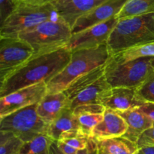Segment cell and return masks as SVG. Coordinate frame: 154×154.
<instances>
[{"label":"cell","mask_w":154,"mask_h":154,"mask_svg":"<svg viewBox=\"0 0 154 154\" xmlns=\"http://www.w3.org/2000/svg\"><path fill=\"white\" fill-rule=\"evenodd\" d=\"M56 143H57V147H58V149H60L63 154H75L76 152H78V151H79L74 149L73 147L69 146V145L63 143V142L60 141V140H57V141H56Z\"/></svg>","instance_id":"1f68e13d"},{"label":"cell","mask_w":154,"mask_h":154,"mask_svg":"<svg viewBox=\"0 0 154 154\" xmlns=\"http://www.w3.org/2000/svg\"><path fill=\"white\" fill-rule=\"evenodd\" d=\"M138 148L154 146V126L144 131L136 142Z\"/></svg>","instance_id":"f546056e"},{"label":"cell","mask_w":154,"mask_h":154,"mask_svg":"<svg viewBox=\"0 0 154 154\" xmlns=\"http://www.w3.org/2000/svg\"><path fill=\"white\" fill-rule=\"evenodd\" d=\"M51 154H63L57 147L56 140L53 142L51 146ZM75 154H98L97 145H96V140L92 137L87 147L82 149V150H79Z\"/></svg>","instance_id":"f1b7e54d"},{"label":"cell","mask_w":154,"mask_h":154,"mask_svg":"<svg viewBox=\"0 0 154 154\" xmlns=\"http://www.w3.org/2000/svg\"><path fill=\"white\" fill-rule=\"evenodd\" d=\"M71 56L72 52L63 48L30 59L1 83L0 98L33 85L48 83L66 67Z\"/></svg>","instance_id":"6da1fadb"},{"label":"cell","mask_w":154,"mask_h":154,"mask_svg":"<svg viewBox=\"0 0 154 154\" xmlns=\"http://www.w3.org/2000/svg\"><path fill=\"white\" fill-rule=\"evenodd\" d=\"M127 128L126 122L117 111L106 108L103 119L93 128L91 136L96 140L121 137Z\"/></svg>","instance_id":"4fadbf2b"},{"label":"cell","mask_w":154,"mask_h":154,"mask_svg":"<svg viewBox=\"0 0 154 154\" xmlns=\"http://www.w3.org/2000/svg\"><path fill=\"white\" fill-rule=\"evenodd\" d=\"M23 2H25L30 3V4H34V5H47L52 3L54 0H22Z\"/></svg>","instance_id":"d6a6232c"},{"label":"cell","mask_w":154,"mask_h":154,"mask_svg":"<svg viewBox=\"0 0 154 154\" xmlns=\"http://www.w3.org/2000/svg\"><path fill=\"white\" fill-rule=\"evenodd\" d=\"M38 104L0 118V131L12 133L24 143L40 134H47L49 125L38 114Z\"/></svg>","instance_id":"52a82bcc"},{"label":"cell","mask_w":154,"mask_h":154,"mask_svg":"<svg viewBox=\"0 0 154 154\" xmlns=\"http://www.w3.org/2000/svg\"><path fill=\"white\" fill-rule=\"evenodd\" d=\"M61 19L63 18L52 3L41 5L22 1L16 11L0 27V38L18 37L20 34L45 21Z\"/></svg>","instance_id":"5b68a950"},{"label":"cell","mask_w":154,"mask_h":154,"mask_svg":"<svg viewBox=\"0 0 154 154\" xmlns=\"http://www.w3.org/2000/svg\"><path fill=\"white\" fill-rule=\"evenodd\" d=\"M154 71V57H145L125 63L111 60L105 64V76L111 88H137Z\"/></svg>","instance_id":"8992f818"},{"label":"cell","mask_w":154,"mask_h":154,"mask_svg":"<svg viewBox=\"0 0 154 154\" xmlns=\"http://www.w3.org/2000/svg\"><path fill=\"white\" fill-rule=\"evenodd\" d=\"M47 94V83L41 82L2 97L0 98V118L39 103Z\"/></svg>","instance_id":"30bf717a"},{"label":"cell","mask_w":154,"mask_h":154,"mask_svg":"<svg viewBox=\"0 0 154 154\" xmlns=\"http://www.w3.org/2000/svg\"><path fill=\"white\" fill-rule=\"evenodd\" d=\"M137 95L144 103H154V71L136 88Z\"/></svg>","instance_id":"484cf974"},{"label":"cell","mask_w":154,"mask_h":154,"mask_svg":"<svg viewBox=\"0 0 154 154\" xmlns=\"http://www.w3.org/2000/svg\"><path fill=\"white\" fill-rule=\"evenodd\" d=\"M154 13V0H126L117 15L119 20Z\"/></svg>","instance_id":"44dd1931"},{"label":"cell","mask_w":154,"mask_h":154,"mask_svg":"<svg viewBox=\"0 0 154 154\" xmlns=\"http://www.w3.org/2000/svg\"><path fill=\"white\" fill-rule=\"evenodd\" d=\"M138 152L141 154H154V146H144L140 148Z\"/></svg>","instance_id":"836d02e7"},{"label":"cell","mask_w":154,"mask_h":154,"mask_svg":"<svg viewBox=\"0 0 154 154\" xmlns=\"http://www.w3.org/2000/svg\"><path fill=\"white\" fill-rule=\"evenodd\" d=\"M119 19L114 17L105 22L95 25L78 33L72 34L65 48L71 52L81 49H89L106 45L111 32Z\"/></svg>","instance_id":"9c48e42d"},{"label":"cell","mask_w":154,"mask_h":154,"mask_svg":"<svg viewBox=\"0 0 154 154\" xmlns=\"http://www.w3.org/2000/svg\"><path fill=\"white\" fill-rule=\"evenodd\" d=\"M152 42H154V13L119 20L107 45L111 55H114Z\"/></svg>","instance_id":"3957f363"},{"label":"cell","mask_w":154,"mask_h":154,"mask_svg":"<svg viewBox=\"0 0 154 154\" xmlns=\"http://www.w3.org/2000/svg\"><path fill=\"white\" fill-rule=\"evenodd\" d=\"M54 141L47 134H40L23 143L20 154H51V146Z\"/></svg>","instance_id":"603a6c76"},{"label":"cell","mask_w":154,"mask_h":154,"mask_svg":"<svg viewBox=\"0 0 154 154\" xmlns=\"http://www.w3.org/2000/svg\"><path fill=\"white\" fill-rule=\"evenodd\" d=\"M117 113L125 119L128 125L127 131L123 137L135 143L144 131L153 126L151 119L138 107Z\"/></svg>","instance_id":"e0dca14e"},{"label":"cell","mask_w":154,"mask_h":154,"mask_svg":"<svg viewBox=\"0 0 154 154\" xmlns=\"http://www.w3.org/2000/svg\"><path fill=\"white\" fill-rule=\"evenodd\" d=\"M106 108L100 104H91L81 105L73 109L74 114L78 116L81 114H103Z\"/></svg>","instance_id":"83f0119b"},{"label":"cell","mask_w":154,"mask_h":154,"mask_svg":"<svg viewBox=\"0 0 154 154\" xmlns=\"http://www.w3.org/2000/svg\"><path fill=\"white\" fill-rule=\"evenodd\" d=\"M145 57H154V42L132 47L119 54L111 57V60L116 63H125Z\"/></svg>","instance_id":"7402d4cb"},{"label":"cell","mask_w":154,"mask_h":154,"mask_svg":"<svg viewBox=\"0 0 154 154\" xmlns=\"http://www.w3.org/2000/svg\"><path fill=\"white\" fill-rule=\"evenodd\" d=\"M80 130L79 124L73 110L69 107L64 109L58 117L49 125L47 135L54 140H58L65 133Z\"/></svg>","instance_id":"d6986e66"},{"label":"cell","mask_w":154,"mask_h":154,"mask_svg":"<svg viewBox=\"0 0 154 154\" xmlns=\"http://www.w3.org/2000/svg\"><path fill=\"white\" fill-rule=\"evenodd\" d=\"M111 56L107 44L96 48L81 49L72 52L71 60L66 67L47 83L48 93L63 91L71 83L81 75L105 65Z\"/></svg>","instance_id":"7a4b0ae2"},{"label":"cell","mask_w":154,"mask_h":154,"mask_svg":"<svg viewBox=\"0 0 154 154\" xmlns=\"http://www.w3.org/2000/svg\"><path fill=\"white\" fill-rule=\"evenodd\" d=\"M23 143L12 133L0 131V154H20Z\"/></svg>","instance_id":"cb8c5ba5"},{"label":"cell","mask_w":154,"mask_h":154,"mask_svg":"<svg viewBox=\"0 0 154 154\" xmlns=\"http://www.w3.org/2000/svg\"><path fill=\"white\" fill-rule=\"evenodd\" d=\"M72 35L70 26L61 19L45 21L18 37L31 45L34 58L65 48Z\"/></svg>","instance_id":"277c9868"},{"label":"cell","mask_w":154,"mask_h":154,"mask_svg":"<svg viewBox=\"0 0 154 154\" xmlns=\"http://www.w3.org/2000/svg\"><path fill=\"white\" fill-rule=\"evenodd\" d=\"M126 0H107L86 14L78 18L72 28V34L117 17Z\"/></svg>","instance_id":"8fae6325"},{"label":"cell","mask_w":154,"mask_h":154,"mask_svg":"<svg viewBox=\"0 0 154 154\" xmlns=\"http://www.w3.org/2000/svg\"><path fill=\"white\" fill-rule=\"evenodd\" d=\"M80 131L86 135L91 136L93 128L103 119V114H81L76 116Z\"/></svg>","instance_id":"d4e9b609"},{"label":"cell","mask_w":154,"mask_h":154,"mask_svg":"<svg viewBox=\"0 0 154 154\" xmlns=\"http://www.w3.org/2000/svg\"><path fill=\"white\" fill-rule=\"evenodd\" d=\"M107 0H54L52 2L60 16L71 28L79 18Z\"/></svg>","instance_id":"7c38bea8"},{"label":"cell","mask_w":154,"mask_h":154,"mask_svg":"<svg viewBox=\"0 0 154 154\" xmlns=\"http://www.w3.org/2000/svg\"><path fill=\"white\" fill-rule=\"evenodd\" d=\"M22 0H0V27L16 11Z\"/></svg>","instance_id":"4316f807"},{"label":"cell","mask_w":154,"mask_h":154,"mask_svg":"<svg viewBox=\"0 0 154 154\" xmlns=\"http://www.w3.org/2000/svg\"><path fill=\"white\" fill-rule=\"evenodd\" d=\"M143 104L144 102L137 95L136 88L123 87L112 88L109 95L102 102L105 108L117 112L138 108Z\"/></svg>","instance_id":"5bb4252c"},{"label":"cell","mask_w":154,"mask_h":154,"mask_svg":"<svg viewBox=\"0 0 154 154\" xmlns=\"http://www.w3.org/2000/svg\"><path fill=\"white\" fill-rule=\"evenodd\" d=\"M111 86L107 81L105 75L94 83L78 94L69 104V108L75 109L81 105L100 104L109 95Z\"/></svg>","instance_id":"9a60e30c"},{"label":"cell","mask_w":154,"mask_h":154,"mask_svg":"<svg viewBox=\"0 0 154 154\" xmlns=\"http://www.w3.org/2000/svg\"><path fill=\"white\" fill-rule=\"evenodd\" d=\"M138 108H139L144 114L147 115V116L151 119L154 126V103H144V104H143L141 107H138Z\"/></svg>","instance_id":"4dcf8cb0"},{"label":"cell","mask_w":154,"mask_h":154,"mask_svg":"<svg viewBox=\"0 0 154 154\" xmlns=\"http://www.w3.org/2000/svg\"><path fill=\"white\" fill-rule=\"evenodd\" d=\"M105 64L102 65L93 70L81 75V77L75 79L73 82L71 83L66 88V90L63 91L64 94L69 99V104L78 94L81 93L83 90L91 85L93 83L105 75Z\"/></svg>","instance_id":"ffe728a7"},{"label":"cell","mask_w":154,"mask_h":154,"mask_svg":"<svg viewBox=\"0 0 154 154\" xmlns=\"http://www.w3.org/2000/svg\"><path fill=\"white\" fill-rule=\"evenodd\" d=\"M32 55L31 45L19 37L0 38L1 83L26 63Z\"/></svg>","instance_id":"ba28073f"},{"label":"cell","mask_w":154,"mask_h":154,"mask_svg":"<svg viewBox=\"0 0 154 154\" xmlns=\"http://www.w3.org/2000/svg\"><path fill=\"white\" fill-rule=\"evenodd\" d=\"M135 154H141V153H140V152L138 151V152H136V153H135Z\"/></svg>","instance_id":"e575fe53"},{"label":"cell","mask_w":154,"mask_h":154,"mask_svg":"<svg viewBox=\"0 0 154 154\" xmlns=\"http://www.w3.org/2000/svg\"><path fill=\"white\" fill-rule=\"evenodd\" d=\"M67 107H69V101L64 92L48 93L38 104L37 113L47 124L50 125Z\"/></svg>","instance_id":"2e32d148"},{"label":"cell","mask_w":154,"mask_h":154,"mask_svg":"<svg viewBox=\"0 0 154 154\" xmlns=\"http://www.w3.org/2000/svg\"><path fill=\"white\" fill-rule=\"evenodd\" d=\"M96 142L98 154H135L139 150L136 143L123 136L96 140Z\"/></svg>","instance_id":"ac0fdd59"}]
</instances>
